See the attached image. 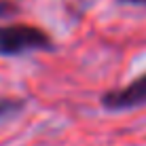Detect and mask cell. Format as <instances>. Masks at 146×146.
<instances>
[{"label": "cell", "mask_w": 146, "mask_h": 146, "mask_svg": "<svg viewBox=\"0 0 146 146\" xmlns=\"http://www.w3.org/2000/svg\"><path fill=\"white\" fill-rule=\"evenodd\" d=\"M19 13V4L15 0H0V21Z\"/></svg>", "instance_id": "obj_4"}, {"label": "cell", "mask_w": 146, "mask_h": 146, "mask_svg": "<svg viewBox=\"0 0 146 146\" xmlns=\"http://www.w3.org/2000/svg\"><path fill=\"white\" fill-rule=\"evenodd\" d=\"M55 42L42 28L30 23L0 26V57H19L26 53L53 51Z\"/></svg>", "instance_id": "obj_1"}, {"label": "cell", "mask_w": 146, "mask_h": 146, "mask_svg": "<svg viewBox=\"0 0 146 146\" xmlns=\"http://www.w3.org/2000/svg\"><path fill=\"white\" fill-rule=\"evenodd\" d=\"M26 108V102L19 98H0V121L11 119Z\"/></svg>", "instance_id": "obj_3"}, {"label": "cell", "mask_w": 146, "mask_h": 146, "mask_svg": "<svg viewBox=\"0 0 146 146\" xmlns=\"http://www.w3.org/2000/svg\"><path fill=\"white\" fill-rule=\"evenodd\" d=\"M119 4L125 7H138V9H146V0H117Z\"/></svg>", "instance_id": "obj_5"}, {"label": "cell", "mask_w": 146, "mask_h": 146, "mask_svg": "<svg viewBox=\"0 0 146 146\" xmlns=\"http://www.w3.org/2000/svg\"><path fill=\"white\" fill-rule=\"evenodd\" d=\"M100 104L108 112H129V110L146 106V72L123 87L102 93Z\"/></svg>", "instance_id": "obj_2"}]
</instances>
